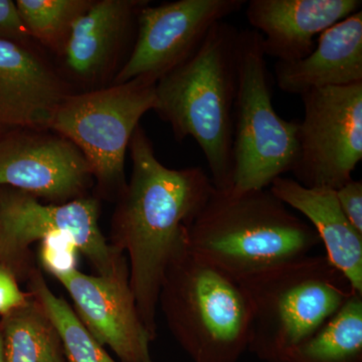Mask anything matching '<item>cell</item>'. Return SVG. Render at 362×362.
Here are the masks:
<instances>
[{
    "instance_id": "cell-1",
    "label": "cell",
    "mask_w": 362,
    "mask_h": 362,
    "mask_svg": "<svg viewBox=\"0 0 362 362\" xmlns=\"http://www.w3.org/2000/svg\"><path fill=\"white\" fill-rule=\"evenodd\" d=\"M129 149L132 173L117 199L110 244L127 258L131 291L145 327L156 340L164 273L185 240L187 226L214 187L201 168H166L140 125Z\"/></svg>"
},
{
    "instance_id": "cell-2",
    "label": "cell",
    "mask_w": 362,
    "mask_h": 362,
    "mask_svg": "<svg viewBox=\"0 0 362 362\" xmlns=\"http://www.w3.org/2000/svg\"><path fill=\"white\" fill-rule=\"evenodd\" d=\"M188 251L242 283L321 245L309 223L292 213L269 188L218 190L187 226Z\"/></svg>"
},
{
    "instance_id": "cell-3",
    "label": "cell",
    "mask_w": 362,
    "mask_h": 362,
    "mask_svg": "<svg viewBox=\"0 0 362 362\" xmlns=\"http://www.w3.org/2000/svg\"><path fill=\"white\" fill-rule=\"evenodd\" d=\"M239 28L214 25L192 56L156 83V111L176 140L194 138L218 190L232 189Z\"/></svg>"
},
{
    "instance_id": "cell-4",
    "label": "cell",
    "mask_w": 362,
    "mask_h": 362,
    "mask_svg": "<svg viewBox=\"0 0 362 362\" xmlns=\"http://www.w3.org/2000/svg\"><path fill=\"white\" fill-rule=\"evenodd\" d=\"M158 307L192 362H238L249 349L252 314L244 288L188 251L185 240L164 273Z\"/></svg>"
},
{
    "instance_id": "cell-5",
    "label": "cell",
    "mask_w": 362,
    "mask_h": 362,
    "mask_svg": "<svg viewBox=\"0 0 362 362\" xmlns=\"http://www.w3.org/2000/svg\"><path fill=\"white\" fill-rule=\"evenodd\" d=\"M240 284L251 306L247 350L263 362H284L357 294L326 256L312 255Z\"/></svg>"
},
{
    "instance_id": "cell-6",
    "label": "cell",
    "mask_w": 362,
    "mask_h": 362,
    "mask_svg": "<svg viewBox=\"0 0 362 362\" xmlns=\"http://www.w3.org/2000/svg\"><path fill=\"white\" fill-rule=\"evenodd\" d=\"M272 97L263 37L252 28L240 30L233 110V192L269 188L296 165L299 122L281 118Z\"/></svg>"
},
{
    "instance_id": "cell-7",
    "label": "cell",
    "mask_w": 362,
    "mask_h": 362,
    "mask_svg": "<svg viewBox=\"0 0 362 362\" xmlns=\"http://www.w3.org/2000/svg\"><path fill=\"white\" fill-rule=\"evenodd\" d=\"M156 107V83L135 78L68 95L54 112L49 130L73 143L87 159L104 195H119L125 178L126 152L140 120Z\"/></svg>"
},
{
    "instance_id": "cell-8",
    "label": "cell",
    "mask_w": 362,
    "mask_h": 362,
    "mask_svg": "<svg viewBox=\"0 0 362 362\" xmlns=\"http://www.w3.org/2000/svg\"><path fill=\"white\" fill-rule=\"evenodd\" d=\"M99 218V201L93 197L44 204L25 192L4 190L0 194V264L16 274L25 266L33 243L63 235L75 242L100 276L118 275L129 269L127 258L107 242Z\"/></svg>"
},
{
    "instance_id": "cell-9",
    "label": "cell",
    "mask_w": 362,
    "mask_h": 362,
    "mask_svg": "<svg viewBox=\"0 0 362 362\" xmlns=\"http://www.w3.org/2000/svg\"><path fill=\"white\" fill-rule=\"evenodd\" d=\"M304 118L298 131L295 180L337 190L352 180L362 159V83L301 95Z\"/></svg>"
},
{
    "instance_id": "cell-10",
    "label": "cell",
    "mask_w": 362,
    "mask_h": 362,
    "mask_svg": "<svg viewBox=\"0 0 362 362\" xmlns=\"http://www.w3.org/2000/svg\"><path fill=\"white\" fill-rule=\"evenodd\" d=\"M245 0H177L146 4L137 18L132 49L113 84L135 78L157 83L201 47L216 23L239 13Z\"/></svg>"
},
{
    "instance_id": "cell-11",
    "label": "cell",
    "mask_w": 362,
    "mask_h": 362,
    "mask_svg": "<svg viewBox=\"0 0 362 362\" xmlns=\"http://www.w3.org/2000/svg\"><path fill=\"white\" fill-rule=\"evenodd\" d=\"M93 180L87 159L63 136L35 129L0 135V187L59 204L85 197Z\"/></svg>"
},
{
    "instance_id": "cell-12",
    "label": "cell",
    "mask_w": 362,
    "mask_h": 362,
    "mask_svg": "<svg viewBox=\"0 0 362 362\" xmlns=\"http://www.w3.org/2000/svg\"><path fill=\"white\" fill-rule=\"evenodd\" d=\"M56 279L70 295L86 328L119 362H153L150 344L154 339L138 312L129 270L113 277L76 270Z\"/></svg>"
},
{
    "instance_id": "cell-13",
    "label": "cell",
    "mask_w": 362,
    "mask_h": 362,
    "mask_svg": "<svg viewBox=\"0 0 362 362\" xmlns=\"http://www.w3.org/2000/svg\"><path fill=\"white\" fill-rule=\"evenodd\" d=\"M70 94L56 71L26 44L0 39V129L49 130Z\"/></svg>"
},
{
    "instance_id": "cell-14",
    "label": "cell",
    "mask_w": 362,
    "mask_h": 362,
    "mask_svg": "<svg viewBox=\"0 0 362 362\" xmlns=\"http://www.w3.org/2000/svg\"><path fill=\"white\" fill-rule=\"evenodd\" d=\"M246 16L263 37L266 57L299 61L315 47V37L361 11V0H251Z\"/></svg>"
},
{
    "instance_id": "cell-15",
    "label": "cell",
    "mask_w": 362,
    "mask_h": 362,
    "mask_svg": "<svg viewBox=\"0 0 362 362\" xmlns=\"http://www.w3.org/2000/svg\"><path fill=\"white\" fill-rule=\"evenodd\" d=\"M147 0H97L74 23L64 51L66 70L86 83L101 80L118 59Z\"/></svg>"
},
{
    "instance_id": "cell-16",
    "label": "cell",
    "mask_w": 362,
    "mask_h": 362,
    "mask_svg": "<svg viewBox=\"0 0 362 362\" xmlns=\"http://www.w3.org/2000/svg\"><path fill=\"white\" fill-rule=\"evenodd\" d=\"M276 84L287 94L362 83V11L319 35L313 51L299 61L275 65Z\"/></svg>"
},
{
    "instance_id": "cell-17",
    "label": "cell",
    "mask_w": 362,
    "mask_h": 362,
    "mask_svg": "<svg viewBox=\"0 0 362 362\" xmlns=\"http://www.w3.org/2000/svg\"><path fill=\"white\" fill-rule=\"evenodd\" d=\"M269 189L286 206L306 216L326 249V258L362 295V235L343 214L337 192L307 187L292 178H276Z\"/></svg>"
},
{
    "instance_id": "cell-18",
    "label": "cell",
    "mask_w": 362,
    "mask_h": 362,
    "mask_svg": "<svg viewBox=\"0 0 362 362\" xmlns=\"http://www.w3.org/2000/svg\"><path fill=\"white\" fill-rule=\"evenodd\" d=\"M6 362H66L61 338L37 300L2 317Z\"/></svg>"
},
{
    "instance_id": "cell-19",
    "label": "cell",
    "mask_w": 362,
    "mask_h": 362,
    "mask_svg": "<svg viewBox=\"0 0 362 362\" xmlns=\"http://www.w3.org/2000/svg\"><path fill=\"white\" fill-rule=\"evenodd\" d=\"M284 362H362V295H354Z\"/></svg>"
},
{
    "instance_id": "cell-20",
    "label": "cell",
    "mask_w": 362,
    "mask_h": 362,
    "mask_svg": "<svg viewBox=\"0 0 362 362\" xmlns=\"http://www.w3.org/2000/svg\"><path fill=\"white\" fill-rule=\"evenodd\" d=\"M30 296L39 302L58 331L66 362H118L86 328L70 304L49 289L37 269L28 273Z\"/></svg>"
},
{
    "instance_id": "cell-21",
    "label": "cell",
    "mask_w": 362,
    "mask_h": 362,
    "mask_svg": "<svg viewBox=\"0 0 362 362\" xmlns=\"http://www.w3.org/2000/svg\"><path fill=\"white\" fill-rule=\"evenodd\" d=\"M94 0H18L16 8L33 40L63 56L71 28Z\"/></svg>"
},
{
    "instance_id": "cell-22",
    "label": "cell",
    "mask_w": 362,
    "mask_h": 362,
    "mask_svg": "<svg viewBox=\"0 0 362 362\" xmlns=\"http://www.w3.org/2000/svg\"><path fill=\"white\" fill-rule=\"evenodd\" d=\"M77 245L63 235H52L40 242L39 257L45 271L54 278L78 270Z\"/></svg>"
},
{
    "instance_id": "cell-23",
    "label": "cell",
    "mask_w": 362,
    "mask_h": 362,
    "mask_svg": "<svg viewBox=\"0 0 362 362\" xmlns=\"http://www.w3.org/2000/svg\"><path fill=\"white\" fill-rule=\"evenodd\" d=\"M335 192L343 214L357 232L362 235L361 180H349Z\"/></svg>"
},
{
    "instance_id": "cell-24",
    "label": "cell",
    "mask_w": 362,
    "mask_h": 362,
    "mask_svg": "<svg viewBox=\"0 0 362 362\" xmlns=\"http://www.w3.org/2000/svg\"><path fill=\"white\" fill-rule=\"evenodd\" d=\"M30 297L21 289L16 274L0 264V316H6L23 306Z\"/></svg>"
},
{
    "instance_id": "cell-25",
    "label": "cell",
    "mask_w": 362,
    "mask_h": 362,
    "mask_svg": "<svg viewBox=\"0 0 362 362\" xmlns=\"http://www.w3.org/2000/svg\"><path fill=\"white\" fill-rule=\"evenodd\" d=\"M0 39L26 44L32 40L23 25L16 2L0 0Z\"/></svg>"
},
{
    "instance_id": "cell-26",
    "label": "cell",
    "mask_w": 362,
    "mask_h": 362,
    "mask_svg": "<svg viewBox=\"0 0 362 362\" xmlns=\"http://www.w3.org/2000/svg\"><path fill=\"white\" fill-rule=\"evenodd\" d=\"M0 362H6V358H4V338H2L1 329H0Z\"/></svg>"
},
{
    "instance_id": "cell-27",
    "label": "cell",
    "mask_w": 362,
    "mask_h": 362,
    "mask_svg": "<svg viewBox=\"0 0 362 362\" xmlns=\"http://www.w3.org/2000/svg\"><path fill=\"white\" fill-rule=\"evenodd\" d=\"M1 130H2V129H0V132H1ZM0 135H1V134H0Z\"/></svg>"
}]
</instances>
